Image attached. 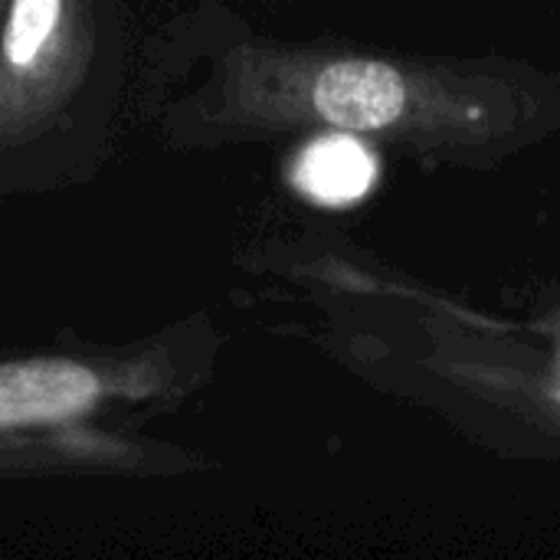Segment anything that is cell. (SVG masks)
<instances>
[{
	"instance_id": "cell-1",
	"label": "cell",
	"mask_w": 560,
	"mask_h": 560,
	"mask_svg": "<svg viewBox=\"0 0 560 560\" xmlns=\"http://www.w3.org/2000/svg\"><path fill=\"white\" fill-rule=\"evenodd\" d=\"M131 89L128 0H10L0 20V200L92 184Z\"/></svg>"
},
{
	"instance_id": "cell-2",
	"label": "cell",
	"mask_w": 560,
	"mask_h": 560,
	"mask_svg": "<svg viewBox=\"0 0 560 560\" xmlns=\"http://www.w3.org/2000/svg\"><path fill=\"white\" fill-rule=\"evenodd\" d=\"M180 325L128 345H69L0 354V427H125L180 400L194 381Z\"/></svg>"
},
{
	"instance_id": "cell-3",
	"label": "cell",
	"mask_w": 560,
	"mask_h": 560,
	"mask_svg": "<svg viewBox=\"0 0 560 560\" xmlns=\"http://www.w3.org/2000/svg\"><path fill=\"white\" fill-rule=\"evenodd\" d=\"M177 466V453L125 427L10 430L0 427V482L148 479Z\"/></svg>"
},
{
	"instance_id": "cell-4",
	"label": "cell",
	"mask_w": 560,
	"mask_h": 560,
	"mask_svg": "<svg viewBox=\"0 0 560 560\" xmlns=\"http://www.w3.org/2000/svg\"><path fill=\"white\" fill-rule=\"evenodd\" d=\"M312 102L325 121L345 131H377L404 115L407 85L387 62L348 59L315 79Z\"/></svg>"
},
{
	"instance_id": "cell-5",
	"label": "cell",
	"mask_w": 560,
	"mask_h": 560,
	"mask_svg": "<svg viewBox=\"0 0 560 560\" xmlns=\"http://www.w3.org/2000/svg\"><path fill=\"white\" fill-rule=\"evenodd\" d=\"M374 177H377L374 154L351 135H328L312 141L295 164L299 190L325 207L358 203L371 190Z\"/></svg>"
},
{
	"instance_id": "cell-6",
	"label": "cell",
	"mask_w": 560,
	"mask_h": 560,
	"mask_svg": "<svg viewBox=\"0 0 560 560\" xmlns=\"http://www.w3.org/2000/svg\"><path fill=\"white\" fill-rule=\"evenodd\" d=\"M7 3H10V0H0V20H3V13H7Z\"/></svg>"
}]
</instances>
